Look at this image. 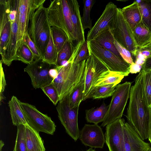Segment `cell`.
<instances>
[{
    "label": "cell",
    "mask_w": 151,
    "mask_h": 151,
    "mask_svg": "<svg viewBox=\"0 0 151 151\" xmlns=\"http://www.w3.org/2000/svg\"><path fill=\"white\" fill-rule=\"evenodd\" d=\"M125 151H147L151 147L139 137L132 126L125 122L124 127Z\"/></svg>",
    "instance_id": "16"
},
{
    "label": "cell",
    "mask_w": 151,
    "mask_h": 151,
    "mask_svg": "<svg viewBox=\"0 0 151 151\" xmlns=\"http://www.w3.org/2000/svg\"><path fill=\"white\" fill-rule=\"evenodd\" d=\"M151 144V142H150Z\"/></svg>",
    "instance_id": "48"
},
{
    "label": "cell",
    "mask_w": 151,
    "mask_h": 151,
    "mask_svg": "<svg viewBox=\"0 0 151 151\" xmlns=\"http://www.w3.org/2000/svg\"><path fill=\"white\" fill-rule=\"evenodd\" d=\"M114 38L111 29L103 32L93 40L100 47L108 50L122 58L114 44Z\"/></svg>",
    "instance_id": "21"
},
{
    "label": "cell",
    "mask_w": 151,
    "mask_h": 151,
    "mask_svg": "<svg viewBox=\"0 0 151 151\" xmlns=\"http://www.w3.org/2000/svg\"><path fill=\"white\" fill-rule=\"evenodd\" d=\"M50 31L58 53L65 42L69 40L68 38L63 30L56 27H51Z\"/></svg>",
    "instance_id": "33"
},
{
    "label": "cell",
    "mask_w": 151,
    "mask_h": 151,
    "mask_svg": "<svg viewBox=\"0 0 151 151\" xmlns=\"http://www.w3.org/2000/svg\"><path fill=\"white\" fill-rule=\"evenodd\" d=\"M85 87V70L79 83L71 91L68 96L70 108L80 104L83 101Z\"/></svg>",
    "instance_id": "24"
},
{
    "label": "cell",
    "mask_w": 151,
    "mask_h": 151,
    "mask_svg": "<svg viewBox=\"0 0 151 151\" xmlns=\"http://www.w3.org/2000/svg\"><path fill=\"white\" fill-rule=\"evenodd\" d=\"M90 57L88 48L87 41H86L83 44L79 53L74 61V62L78 63L86 60Z\"/></svg>",
    "instance_id": "38"
},
{
    "label": "cell",
    "mask_w": 151,
    "mask_h": 151,
    "mask_svg": "<svg viewBox=\"0 0 151 151\" xmlns=\"http://www.w3.org/2000/svg\"><path fill=\"white\" fill-rule=\"evenodd\" d=\"M117 8L111 2L106 5L101 15L88 32L86 40H92L104 31L112 29L115 20Z\"/></svg>",
    "instance_id": "12"
},
{
    "label": "cell",
    "mask_w": 151,
    "mask_h": 151,
    "mask_svg": "<svg viewBox=\"0 0 151 151\" xmlns=\"http://www.w3.org/2000/svg\"><path fill=\"white\" fill-rule=\"evenodd\" d=\"M142 70L144 71L151 70V57L146 59L142 66Z\"/></svg>",
    "instance_id": "42"
},
{
    "label": "cell",
    "mask_w": 151,
    "mask_h": 151,
    "mask_svg": "<svg viewBox=\"0 0 151 151\" xmlns=\"http://www.w3.org/2000/svg\"><path fill=\"white\" fill-rule=\"evenodd\" d=\"M86 151H96L95 150L93 149V148L91 147Z\"/></svg>",
    "instance_id": "46"
},
{
    "label": "cell",
    "mask_w": 151,
    "mask_h": 151,
    "mask_svg": "<svg viewBox=\"0 0 151 151\" xmlns=\"http://www.w3.org/2000/svg\"><path fill=\"white\" fill-rule=\"evenodd\" d=\"M124 76L121 73L108 70L103 73L100 76L93 87L111 85L116 86L121 82Z\"/></svg>",
    "instance_id": "22"
},
{
    "label": "cell",
    "mask_w": 151,
    "mask_h": 151,
    "mask_svg": "<svg viewBox=\"0 0 151 151\" xmlns=\"http://www.w3.org/2000/svg\"><path fill=\"white\" fill-rule=\"evenodd\" d=\"M2 62L0 60V71H1V83H0V101L1 99H4L3 97L2 93L4 91L6 85L5 76L2 66Z\"/></svg>",
    "instance_id": "40"
},
{
    "label": "cell",
    "mask_w": 151,
    "mask_h": 151,
    "mask_svg": "<svg viewBox=\"0 0 151 151\" xmlns=\"http://www.w3.org/2000/svg\"><path fill=\"white\" fill-rule=\"evenodd\" d=\"M16 55L17 60L21 61L27 65L31 63L35 60L32 52L23 41L18 48Z\"/></svg>",
    "instance_id": "30"
},
{
    "label": "cell",
    "mask_w": 151,
    "mask_h": 151,
    "mask_svg": "<svg viewBox=\"0 0 151 151\" xmlns=\"http://www.w3.org/2000/svg\"><path fill=\"white\" fill-rule=\"evenodd\" d=\"M53 65L39 58L34 60L24 68V72L29 76L34 88H41L52 83L53 79L50 75L49 70Z\"/></svg>",
    "instance_id": "11"
},
{
    "label": "cell",
    "mask_w": 151,
    "mask_h": 151,
    "mask_svg": "<svg viewBox=\"0 0 151 151\" xmlns=\"http://www.w3.org/2000/svg\"><path fill=\"white\" fill-rule=\"evenodd\" d=\"M125 19L133 31L142 21V17L138 4L134 1L132 4L121 9Z\"/></svg>",
    "instance_id": "18"
},
{
    "label": "cell",
    "mask_w": 151,
    "mask_h": 151,
    "mask_svg": "<svg viewBox=\"0 0 151 151\" xmlns=\"http://www.w3.org/2000/svg\"><path fill=\"white\" fill-rule=\"evenodd\" d=\"M26 134L27 151H45L43 140L39 133L26 125Z\"/></svg>",
    "instance_id": "20"
},
{
    "label": "cell",
    "mask_w": 151,
    "mask_h": 151,
    "mask_svg": "<svg viewBox=\"0 0 151 151\" xmlns=\"http://www.w3.org/2000/svg\"><path fill=\"white\" fill-rule=\"evenodd\" d=\"M49 74L53 80L56 77L58 74V70L56 66L54 65L50 69Z\"/></svg>",
    "instance_id": "43"
},
{
    "label": "cell",
    "mask_w": 151,
    "mask_h": 151,
    "mask_svg": "<svg viewBox=\"0 0 151 151\" xmlns=\"http://www.w3.org/2000/svg\"><path fill=\"white\" fill-rule=\"evenodd\" d=\"M73 28L77 37V44L85 41L84 30L81 20L79 4L76 0H68Z\"/></svg>",
    "instance_id": "17"
},
{
    "label": "cell",
    "mask_w": 151,
    "mask_h": 151,
    "mask_svg": "<svg viewBox=\"0 0 151 151\" xmlns=\"http://www.w3.org/2000/svg\"><path fill=\"white\" fill-rule=\"evenodd\" d=\"M111 31L115 39L130 51L132 55L138 46L133 30L124 18L120 8H117L115 20Z\"/></svg>",
    "instance_id": "9"
},
{
    "label": "cell",
    "mask_w": 151,
    "mask_h": 151,
    "mask_svg": "<svg viewBox=\"0 0 151 151\" xmlns=\"http://www.w3.org/2000/svg\"><path fill=\"white\" fill-rule=\"evenodd\" d=\"M51 27L63 30L74 47L78 45L77 37L72 23L68 0H54L47 8Z\"/></svg>",
    "instance_id": "4"
},
{
    "label": "cell",
    "mask_w": 151,
    "mask_h": 151,
    "mask_svg": "<svg viewBox=\"0 0 151 151\" xmlns=\"http://www.w3.org/2000/svg\"><path fill=\"white\" fill-rule=\"evenodd\" d=\"M75 47L71 42L68 40L58 53L57 66L65 64L70 59Z\"/></svg>",
    "instance_id": "28"
},
{
    "label": "cell",
    "mask_w": 151,
    "mask_h": 151,
    "mask_svg": "<svg viewBox=\"0 0 151 151\" xmlns=\"http://www.w3.org/2000/svg\"><path fill=\"white\" fill-rule=\"evenodd\" d=\"M143 71L145 94L149 106L151 108V70Z\"/></svg>",
    "instance_id": "34"
},
{
    "label": "cell",
    "mask_w": 151,
    "mask_h": 151,
    "mask_svg": "<svg viewBox=\"0 0 151 151\" xmlns=\"http://www.w3.org/2000/svg\"><path fill=\"white\" fill-rule=\"evenodd\" d=\"M95 2V1L94 0L83 1V13L81 17V20L84 30L88 28L90 29L92 27V20L90 17V13Z\"/></svg>",
    "instance_id": "32"
},
{
    "label": "cell",
    "mask_w": 151,
    "mask_h": 151,
    "mask_svg": "<svg viewBox=\"0 0 151 151\" xmlns=\"http://www.w3.org/2000/svg\"><path fill=\"white\" fill-rule=\"evenodd\" d=\"M45 0H19L18 13L17 49L23 41L24 35L27 31L30 20L34 13Z\"/></svg>",
    "instance_id": "10"
},
{
    "label": "cell",
    "mask_w": 151,
    "mask_h": 151,
    "mask_svg": "<svg viewBox=\"0 0 151 151\" xmlns=\"http://www.w3.org/2000/svg\"><path fill=\"white\" fill-rule=\"evenodd\" d=\"M75 58L72 56L64 65L56 66L58 74L51 83L56 90L60 101L68 96L79 83L84 72L86 60L76 63L73 62Z\"/></svg>",
    "instance_id": "2"
},
{
    "label": "cell",
    "mask_w": 151,
    "mask_h": 151,
    "mask_svg": "<svg viewBox=\"0 0 151 151\" xmlns=\"http://www.w3.org/2000/svg\"><path fill=\"white\" fill-rule=\"evenodd\" d=\"M87 44L90 55L94 56L109 70L121 73L125 76L129 75L131 64L111 51L101 47L93 40L87 41Z\"/></svg>",
    "instance_id": "5"
},
{
    "label": "cell",
    "mask_w": 151,
    "mask_h": 151,
    "mask_svg": "<svg viewBox=\"0 0 151 151\" xmlns=\"http://www.w3.org/2000/svg\"><path fill=\"white\" fill-rule=\"evenodd\" d=\"M109 105H106L104 102L99 107L86 110V119L88 122L97 124L103 122L106 116Z\"/></svg>",
    "instance_id": "23"
},
{
    "label": "cell",
    "mask_w": 151,
    "mask_h": 151,
    "mask_svg": "<svg viewBox=\"0 0 151 151\" xmlns=\"http://www.w3.org/2000/svg\"><path fill=\"white\" fill-rule=\"evenodd\" d=\"M17 132L15 145L13 151H27L26 134V125L17 126Z\"/></svg>",
    "instance_id": "31"
},
{
    "label": "cell",
    "mask_w": 151,
    "mask_h": 151,
    "mask_svg": "<svg viewBox=\"0 0 151 151\" xmlns=\"http://www.w3.org/2000/svg\"><path fill=\"white\" fill-rule=\"evenodd\" d=\"M114 44L120 55L124 60L130 64L134 63L132 55L130 51L119 43L115 39Z\"/></svg>",
    "instance_id": "36"
},
{
    "label": "cell",
    "mask_w": 151,
    "mask_h": 151,
    "mask_svg": "<svg viewBox=\"0 0 151 151\" xmlns=\"http://www.w3.org/2000/svg\"><path fill=\"white\" fill-rule=\"evenodd\" d=\"M58 56V52L50 31L49 40L42 60L49 64L56 66Z\"/></svg>",
    "instance_id": "27"
},
{
    "label": "cell",
    "mask_w": 151,
    "mask_h": 151,
    "mask_svg": "<svg viewBox=\"0 0 151 151\" xmlns=\"http://www.w3.org/2000/svg\"><path fill=\"white\" fill-rule=\"evenodd\" d=\"M142 69V66L135 63H134L131 64L130 66V73H136L139 72Z\"/></svg>",
    "instance_id": "41"
},
{
    "label": "cell",
    "mask_w": 151,
    "mask_h": 151,
    "mask_svg": "<svg viewBox=\"0 0 151 151\" xmlns=\"http://www.w3.org/2000/svg\"><path fill=\"white\" fill-rule=\"evenodd\" d=\"M138 46H142L151 42V32L142 21L133 31Z\"/></svg>",
    "instance_id": "25"
},
{
    "label": "cell",
    "mask_w": 151,
    "mask_h": 151,
    "mask_svg": "<svg viewBox=\"0 0 151 151\" xmlns=\"http://www.w3.org/2000/svg\"><path fill=\"white\" fill-rule=\"evenodd\" d=\"M147 151H151V148H150Z\"/></svg>",
    "instance_id": "47"
},
{
    "label": "cell",
    "mask_w": 151,
    "mask_h": 151,
    "mask_svg": "<svg viewBox=\"0 0 151 151\" xmlns=\"http://www.w3.org/2000/svg\"><path fill=\"white\" fill-rule=\"evenodd\" d=\"M109 70L101 62L92 55L86 60L85 69V87L83 101L86 100L100 76Z\"/></svg>",
    "instance_id": "14"
},
{
    "label": "cell",
    "mask_w": 151,
    "mask_h": 151,
    "mask_svg": "<svg viewBox=\"0 0 151 151\" xmlns=\"http://www.w3.org/2000/svg\"><path fill=\"white\" fill-rule=\"evenodd\" d=\"M123 119H117L106 126L105 142L109 151H125Z\"/></svg>",
    "instance_id": "13"
},
{
    "label": "cell",
    "mask_w": 151,
    "mask_h": 151,
    "mask_svg": "<svg viewBox=\"0 0 151 151\" xmlns=\"http://www.w3.org/2000/svg\"><path fill=\"white\" fill-rule=\"evenodd\" d=\"M28 125L39 133L53 135L56 126L51 118L39 111L36 107L27 103H20Z\"/></svg>",
    "instance_id": "7"
},
{
    "label": "cell",
    "mask_w": 151,
    "mask_h": 151,
    "mask_svg": "<svg viewBox=\"0 0 151 151\" xmlns=\"http://www.w3.org/2000/svg\"><path fill=\"white\" fill-rule=\"evenodd\" d=\"M24 42L32 52L35 57V60L41 58L39 52L34 42L31 39L27 31H26L24 35L23 41Z\"/></svg>",
    "instance_id": "37"
},
{
    "label": "cell",
    "mask_w": 151,
    "mask_h": 151,
    "mask_svg": "<svg viewBox=\"0 0 151 151\" xmlns=\"http://www.w3.org/2000/svg\"><path fill=\"white\" fill-rule=\"evenodd\" d=\"M116 86L109 85L104 86L93 87L86 99L90 98L93 99H99L106 98L113 95Z\"/></svg>",
    "instance_id": "26"
},
{
    "label": "cell",
    "mask_w": 151,
    "mask_h": 151,
    "mask_svg": "<svg viewBox=\"0 0 151 151\" xmlns=\"http://www.w3.org/2000/svg\"><path fill=\"white\" fill-rule=\"evenodd\" d=\"M4 145V142L1 140L0 141V151H1L2 148Z\"/></svg>",
    "instance_id": "44"
},
{
    "label": "cell",
    "mask_w": 151,
    "mask_h": 151,
    "mask_svg": "<svg viewBox=\"0 0 151 151\" xmlns=\"http://www.w3.org/2000/svg\"><path fill=\"white\" fill-rule=\"evenodd\" d=\"M143 76L144 71L141 70L131 88L126 116L129 123L144 140L148 139L151 129V108L146 96Z\"/></svg>",
    "instance_id": "1"
},
{
    "label": "cell",
    "mask_w": 151,
    "mask_h": 151,
    "mask_svg": "<svg viewBox=\"0 0 151 151\" xmlns=\"http://www.w3.org/2000/svg\"><path fill=\"white\" fill-rule=\"evenodd\" d=\"M135 52L141 54L146 59L151 57V42L142 46H138Z\"/></svg>",
    "instance_id": "39"
},
{
    "label": "cell",
    "mask_w": 151,
    "mask_h": 151,
    "mask_svg": "<svg viewBox=\"0 0 151 151\" xmlns=\"http://www.w3.org/2000/svg\"><path fill=\"white\" fill-rule=\"evenodd\" d=\"M20 103V101L14 96L12 97L8 102L13 124L17 126L20 124L28 125Z\"/></svg>",
    "instance_id": "19"
},
{
    "label": "cell",
    "mask_w": 151,
    "mask_h": 151,
    "mask_svg": "<svg viewBox=\"0 0 151 151\" xmlns=\"http://www.w3.org/2000/svg\"><path fill=\"white\" fill-rule=\"evenodd\" d=\"M148 140L150 142V143L151 142V129L150 132L149 136L148 138Z\"/></svg>",
    "instance_id": "45"
},
{
    "label": "cell",
    "mask_w": 151,
    "mask_h": 151,
    "mask_svg": "<svg viewBox=\"0 0 151 151\" xmlns=\"http://www.w3.org/2000/svg\"><path fill=\"white\" fill-rule=\"evenodd\" d=\"M131 84L130 82L126 81L116 86L102 127L121 118L129 97Z\"/></svg>",
    "instance_id": "6"
},
{
    "label": "cell",
    "mask_w": 151,
    "mask_h": 151,
    "mask_svg": "<svg viewBox=\"0 0 151 151\" xmlns=\"http://www.w3.org/2000/svg\"><path fill=\"white\" fill-rule=\"evenodd\" d=\"M142 22L151 32V0H142L139 4Z\"/></svg>",
    "instance_id": "29"
},
{
    "label": "cell",
    "mask_w": 151,
    "mask_h": 151,
    "mask_svg": "<svg viewBox=\"0 0 151 151\" xmlns=\"http://www.w3.org/2000/svg\"><path fill=\"white\" fill-rule=\"evenodd\" d=\"M79 105L70 108L67 96L60 101L56 107L59 119L66 132L75 141L79 138L80 135L78 123Z\"/></svg>",
    "instance_id": "8"
},
{
    "label": "cell",
    "mask_w": 151,
    "mask_h": 151,
    "mask_svg": "<svg viewBox=\"0 0 151 151\" xmlns=\"http://www.w3.org/2000/svg\"><path fill=\"white\" fill-rule=\"evenodd\" d=\"M53 104L56 105L59 101V98L55 88L51 83L41 88Z\"/></svg>",
    "instance_id": "35"
},
{
    "label": "cell",
    "mask_w": 151,
    "mask_h": 151,
    "mask_svg": "<svg viewBox=\"0 0 151 151\" xmlns=\"http://www.w3.org/2000/svg\"><path fill=\"white\" fill-rule=\"evenodd\" d=\"M51 27L47 8L43 5L32 15L27 29L29 35L36 47L42 59L49 40Z\"/></svg>",
    "instance_id": "3"
},
{
    "label": "cell",
    "mask_w": 151,
    "mask_h": 151,
    "mask_svg": "<svg viewBox=\"0 0 151 151\" xmlns=\"http://www.w3.org/2000/svg\"><path fill=\"white\" fill-rule=\"evenodd\" d=\"M79 138L86 146L102 148L105 139L101 127L98 124H85L80 132Z\"/></svg>",
    "instance_id": "15"
}]
</instances>
